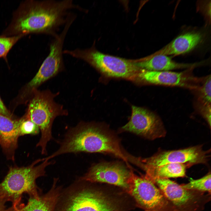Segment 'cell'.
<instances>
[{"mask_svg": "<svg viewBox=\"0 0 211 211\" xmlns=\"http://www.w3.org/2000/svg\"><path fill=\"white\" fill-rule=\"evenodd\" d=\"M73 9L84 10L71 0L24 1L13 12L11 22L2 35L42 34L54 38L65 25Z\"/></svg>", "mask_w": 211, "mask_h": 211, "instance_id": "6da1fadb", "label": "cell"}, {"mask_svg": "<svg viewBox=\"0 0 211 211\" xmlns=\"http://www.w3.org/2000/svg\"><path fill=\"white\" fill-rule=\"evenodd\" d=\"M81 152L109 153L127 165L133 157L124 150L119 139L107 126L81 121L68 130L59 149L46 158L50 160L62 154Z\"/></svg>", "mask_w": 211, "mask_h": 211, "instance_id": "7a4b0ae2", "label": "cell"}, {"mask_svg": "<svg viewBox=\"0 0 211 211\" xmlns=\"http://www.w3.org/2000/svg\"><path fill=\"white\" fill-rule=\"evenodd\" d=\"M117 199L78 180L62 190L54 211H120Z\"/></svg>", "mask_w": 211, "mask_h": 211, "instance_id": "3957f363", "label": "cell"}, {"mask_svg": "<svg viewBox=\"0 0 211 211\" xmlns=\"http://www.w3.org/2000/svg\"><path fill=\"white\" fill-rule=\"evenodd\" d=\"M59 94L48 89L35 91L29 103L25 117L39 127L41 136L36 146L40 147L42 154H46L48 142L52 138V129L55 119L68 115V111L55 101Z\"/></svg>", "mask_w": 211, "mask_h": 211, "instance_id": "277c9868", "label": "cell"}, {"mask_svg": "<svg viewBox=\"0 0 211 211\" xmlns=\"http://www.w3.org/2000/svg\"><path fill=\"white\" fill-rule=\"evenodd\" d=\"M38 159L26 167L12 166L0 183V198L12 203L21 198L23 193L38 198L40 195L36 179L45 175V169L54 161Z\"/></svg>", "mask_w": 211, "mask_h": 211, "instance_id": "5b68a950", "label": "cell"}, {"mask_svg": "<svg viewBox=\"0 0 211 211\" xmlns=\"http://www.w3.org/2000/svg\"><path fill=\"white\" fill-rule=\"evenodd\" d=\"M63 53L87 62L110 77L134 79L138 77L141 70L133 61L103 53L94 46L85 49L64 50Z\"/></svg>", "mask_w": 211, "mask_h": 211, "instance_id": "8992f818", "label": "cell"}, {"mask_svg": "<svg viewBox=\"0 0 211 211\" xmlns=\"http://www.w3.org/2000/svg\"><path fill=\"white\" fill-rule=\"evenodd\" d=\"M66 35L65 32H62L54 38L50 44L48 55L35 76L26 85L22 97L32 96L40 86L63 70V48Z\"/></svg>", "mask_w": 211, "mask_h": 211, "instance_id": "52a82bcc", "label": "cell"}, {"mask_svg": "<svg viewBox=\"0 0 211 211\" xmlns=\"http://www.w3.org/2000/svg\"><path fill=\"white\" fill-rule=\"evenodd\" d=\"M129 186L128 193L145 211H165L169 206L160 189L145 176H139L133 173Z\"/></svg>", "mask_w": 211, "mask_h": 211, "instance_id": "ba28073f", "label": "cell"}, {"mask_svg": "<svg viewBox=\"0 0 211 211\" xmlns=\"http://www.w3.org/2000/svg\"><path fill=\"white\" fill-rule=\"evenodd\" d=\"M119 162H101L92 165L78 180L91 183H106L118 186L127 193L129 181L133 173Z\"/></svg>", "mask_w": 211, "mask_h": 211, "instance_id": "9c48e42d", "label": "cell"}, {"mask_svg": "<svg viewBox=\"0 0 211 211\" xmlns=\"http://www.w3.org/2000/svg\"><path fill=\"white\" fill-rule=\"evenodd\" d=\"M209 152L201 146H194L183 149L161 151L150 157L140 158L139 167L143 169L169 163H181L190 166L205 164L208 160Z\"/></svg>", "mask_w": 211, "mask_h": 211, "instance_id": "30bf717a", "label": "cell"}, {"mask_svg": "<svg viewBox=\"0 0 211 211\" xmlns=\"http://www.w3.org/2000/svg\"><path fill=\"white\" fill-rule=\"evenodd\" d=\"M130 118L120 129L121 131L135 134L150 139L164 137L166 131L159 118L141 107L132 106Z\"/></svg>", "mask_w": 211, "mask_h": 211, "instance_id": "8fae6325", "label": "cell"}, {"mask_svg": "<svg viewBox=\"0 0 211 211\" xmlns=\"http://www.w3.org/2000/svg\"><path fill=\"white\" fill-rule=\"evenodd\" d=\"M138 77L148 83L159 85L178 86L195 89L198 79L186 72L154 71L141 69Z\"/></svg>", "mask_w": 211, "mask_h": 211, "instance_id": "7c38bea8", "label": "cell"}, {"mask_svg": "<svg viewBox=\"0 0 211 211\" xmlns=\"http://www.w3.org/2000/svg\"><path fill=\"white\" fill-rule=\"evenodd\" d=\"M153 181L168 201L176 207L186 208L195 203L197 197L195 193L184 188L177 183L163 178H157Z\"/></svg>", "mask_w": 211, "mask_h": 211, "instance_id": "4fadbf2b", "label": "cell"}, {"mask_svg": "<svg viewBox=\"0 0 211 211\" xmlns=\"http://www.w3.org/2000/svg\"><path fill=\"white\" fill-rule=\"evenodd\" d=\"M20 122V119L13 120L0 114V145L9 159H14Z\"/></svg>", "mask_w": 211, "mask_h": 211, "instance_id": "5bb4252c", "label": "cell"}, {"mask_svg": "<svg viewBox=\"0 0 211 211\" xmlns=\"http://www.w3.org/2000/svg\"><path fill=\"white\" fill-rule=\"evenodd\" d=\"M203 39V35L200 32H187L178 36L152 55H177L184 54L195 48Z\"/></svg>", "mask_w": 211, "mask_h": 211, "instance_id": "9a60e30c", "label": "cell"}, {"mask_svg": "<svg viewBox=\"0 0 211 211\" xmlns=\"http://www.w3.org/2000/svg\"><path fill=\"white\" fill-rule=\"evenodd\" d=\"M58 178L54 179L52 186L46 193L40 195L38 198L30 196L23 211H54L62 191V188L57 185Z\"/></svg>", "mask_w": 211, "mask_h": 211, "instance_id": "2e32d148", "label": "cell"}, {"mask_svg": "<svg viewBox=\"0 0 211 211\" xmlns=\"http://www.w3.org/2000/svg\"><path fill=\"white\" fill-rule=\"evenodd\" d=\"M133 62L140 69L149 71H171L195 66L194 64L177 63L167 56L163 55H152L142 60Z\"/></svg>", "mask_w": 211, "mask_h": 211, "instance_id": "e0dca14e", "label": "cell"}, {"mask_svg": "<svg viewBox=\"0 0 211 211\" xmlns=\"http://www.w3.org/2000/svg\"><path fill=\"white\" fill-rule=\"evenodd\" d=\"M187 165L181 163H169L162 166L144 168L145 176L152 181L157 178H168L186 176Z\"/></svg>", "mask_w": 211, "mask_h": 211, "instance_id": "ac0fdd59", "label": "cell"}, {"mask_svg": "<svg viewBox=\"0 0 211 211\" xmlns=\"http://www.w3.org/2000/svg\"><path fill=\"white\" fill-rule=\"evenodd\" d=\"M184 188L191 190L211 193V173L196 180L191 179L187 183L181 185Z\"/></svg>", "mask_w": 211, "mask_h": 211, "instance_id": "d6986e66", "label": "cell"}, {"mask_svg": "<svg viewBox=\"0 0 211 211\" xmlns=\"http://www.w3.org/2000/svg\"><path fill=\"white\" fill-rule=\"evenodd\" d=\"M25 36L24 35L12 36L0 35V58H3L7 62V56L9 51L19 40Z\"/></svg>", "mask_w": 211, "mask_h": 211, "instance_id": "ffe728a7", "label": "cell"}, {"mask_svg": "<svg viewBox=\"0 0 211 211\" xmlns=\"http://www.w3.org/2000/svg\"><path fill=\"white\" fill-rule=\"evenodd\" d=\"M198 100L201 107L211 106V76H207L199 87Z\"/></svg>", "mask_w": 211, "mask_h": 211, "instance_id": "44dd1931", "label": "cell"}, {"mask_svg": "<svg viewBox=\"0 0 211 211\" xmlns=\"http://www.w3.org/2000/svg\"><path fill=\"white\" fill-rule=\"evenodd\" d=\"M19 127V136L25 135H35L40 131L39 127L25 116L20 119Z\"/></svg>", "mask_w": 211, "mask_h": 211, "instance_id": "7402d4cb", "label": "cell"}, {"mask_svg": "<svg viewBox=\"0 0 211 211\" xmlns=\"http://www.w3.org/2000/svg\"><path fill=\"white\" fill-rule=\"evenodd\" d=\"M21 199L12 203V206L5 211H23V207L25 205L21 203Z\"/></svg>", "mask_w": 211, "mask_h": 211, "instance_id": "603a6c76", "label": "cell"}, {"mask_svg": "<svg viewBox=\"0 0 211 211\" xmlns=\"http://www.w3.org/2000/svg\"><path fill=\"white\" fill-rule=\"evenodd\" d=\"M0 114L12 118L11 115L7 109L0 97Z\"/></svg>", "mask_w": 211, "mask_h": 211, "instance_id": "cb8c5ba5", "label": "cell"}, {"mask_svg": "<svg viewBox=\"0 0 211 211\" xmlns=\"http://www.w3.org/2000/svg\"><path fill=\"white\" fill-rule=\"evenodd\" d=\"M6 202L0 198V211H5V204Z\"/></svg>", "mask_w": 211, "mask_h": 211, "instance_id": "d4e9b609", "label": "cell"}]
</instances>
